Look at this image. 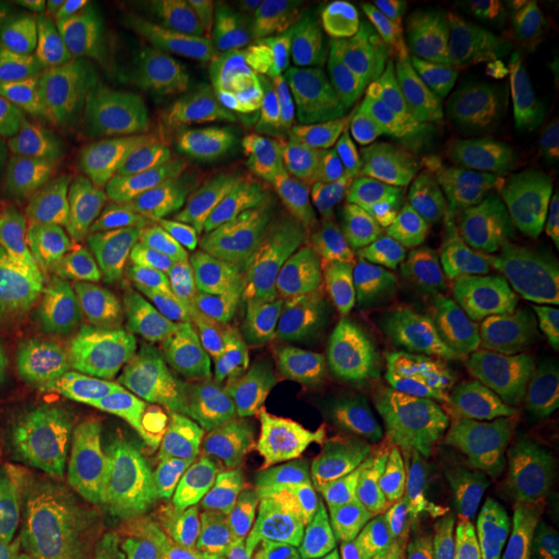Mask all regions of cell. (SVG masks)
Returning <instances> with one entry per match:
<instances>
[{
	"label": "cell",
	"mask_w": 559,
	"mask_h": 559,
	"mask_svg": "<svg viewBox=\"0 0 559 559\" xmlns=\"http://www.w3.org/2000/svg\"><path fill=\"white\" fill-rule=\"evenodd\" d=\"M104 477L96 448L0 381V547H55Z\"/></svg>",
	"instance_id": "8"
},
{
	"label": "cell",
	"mask_w": 559,
	"mask_h": 559,
	"mask_svg": "<svg viewBox=\"0 0 559 559\" xmlns=\"http://www.w3.org/2000/svg\"><path fill=\"white\" fill-rule=\"evenodd\" d=\"M41 55V25L38 17H29L25 9L0 4V120L4 108L13 100L17 83L25 80V71L38 62Z\"/></svg>",
	"instance_id": "14"
},
{
	"label": "cell",
	"mask_w": 559,
	"mask_h": 559,
	"mask_svg": "<svg viewBox=\"0 0 559 559\" xmlns=\"http://www.w3.org/2000/svg\"><path fill=\"white\" fill-rule=\"evenodd\" d=\"M145 96L150 170L138 224L179 278L253 261L295 233L207 67L179 50L145 59Z\"/></svg>",
	"instance_id": "4"
},
{
	"label": "cell",
	"mask_w": 559,
	"mask_h": 559,
	"mask_svg": "<svg viewBox=\"0 0 559 559\" xmlns=\"http://www.w3.org/2000/svg\"><path fill=\"white\" fill-rule=\"evenodd\" d=\"M145 170V62L112 50L38 55L0 120V182L75 216L129 221Z\"/></svg>",
	"instance_id": "5"
},
{
	"label": "cell",
	"mask_w": 559,
	"mask_h": 559,
	"mask_svg": "<svg viewBox=\"0 0 559 559\" xmlns=\"http://www.w3.org/2000/svg\"><path fill=\"white\" fill-rule=\"evenodd\" d=\"M526 320L559 353V212L556 224H551V237H547V249H543V265L539 274H535V286H531Z\"/></svg>",
	"instance_id": "15"
},
{
	"label": "cell",
	"mask_w": 559,
	"mask_h": 559,
	"mask_svg": "<svg viewBox=\"0 0 559 559\" xmlns=\"http://www.w3.org/2000/svg\"><path fill=\"white\" fill-rule=\"evenodd\" d=\"M353 13L357 9L344 0H265L224 46L212 80L221 83V92L270 80L282 67L299 62L307 50H316L323 38H332Z\"/></svg>",
	"instance_id": "10"
},
{
	"label": "cell",
	"mask_w": 559,
	"mask_h": 559,
	"mask_svg": "<svg viewBox=\"0 0 559 559\" xmlns=\"http://www.w3.org/2000/svg\"><path fill=\"white\" fill-rule=\"evenodd\" d=\"M411 559H559V539L501 543V547H452V551H431V556Z\"/></svg>",
	"instance_id": "16"
},
{
	"label": "cell",
	"mask_w": 559,
	"mask_h": 559,
	"mask_svg": "<svg viewBox=\"0 0 559 559\" xmlns=\"http://www.w3.org/2000/svg\"><path fill=\"white\" fill-rule=\"evenodd\" d=\"M498 92L531 124L559 141V67L543 59H514L498 75Z\"/></svg>",
	"instance_id": "12"
},
{
	"label": "cell",
	"mask_w": 559,
	"mask_h": 559,
	"mask_svg": "<svg viewBox=\"0 0 559 559\" xmlns=\"http://www.w3.org/2000/svg\"><path fill=\"white\" fill-rule=\"evenodd\" d=\"M34 559H240L200 519L104 477L75 526Z\"/></svg>",
	"instance_id": "9"
},
{
	"label": "cell",
	"mask_w": 559,
	"mask_h": 559,
	"mask_svg": "<svg viewBox=\"0 0 559 559\" xmlns=\"http://www.w3.org/2000/svg\"><path fill=\"white\" fill-rule=\"evenodd\" d=\"M0 559H13V551H9V547H0Z\"/></svg>",
	"instance_id": "17"
},
{
	"label": "cell",
	"mask_w": 559,
	"mask_h": 559,
	"mask_svg": "<svg viewBox=\"0 0 559 559\" xmlns=\"http://www.w3.org/2000/svg\"><path fill=\"white\" fill-rule=\"evenodd\" d=\"M258 0H195L182 9V41H187V59L200 67H216L224 46L245 29V21L253 17Z\"/></svg>",
	"instance_id": "13"
},
{
	"label": "cell",
	"mask_w": 559,
	"mask_h": 559,
	"mask_svg": "<svg viewBox=\"0 0 559 559\" xmlns=\"http://www.w3.org/2000/svg\"><path fill=\"white\" fill-rule=\"evenodd\" d=\"M328 501L353 547L559 539V381L399 328L348 381Z\"/></svg>",
	"instance_id": "2"
},
{
	"label": "cell",
	"mask_w": 559,
	"mask_h": 559,
	"mask_svg": "<svg viewBox=\"0 0 559 559\" xmlns=\"http://www.w3.org/2000/svg\"><path fill=\"white\" fill-rule=\"evenodd\" d=\"M394 332L378 258L348 237L290 233L166 286L154 336L187 477L253 510L290 501L332 452L348 381Z\"/></svg>",
	"instance_id": "1"
},
{
	"label": "cell",
	"mask_w": 559,
	"mask_h": 559,
	"mask_svg": "<svg viewBox=\"0 0 559 559\" xmlns=\"http://www.w3.org/2000/svg\"><path fill=\"white\" fill-rule=\"evenodd\" d=\"M0 381L87 448L187 473L154 336V302L59 328H0Z\"/></svg>",
	"instance_id": "6"
},
{
	"label": "cell",
	"mask_w": 559,
	"mask_h": 559,
	"mask_svg": "<svg viewBox=\"0 0 559 559\" xmlns=\"http://www.w3.org/2000/svg\"><path fill=\"white\" fill-rule=\"evenodd\" d=\"M59 13L87 29H100L104 38L120 46H138L150 59L175 55V46L182 41L179 0H71L59 4Z\"/></svg>",
	"instance_id": "11"
},
{
	"label": "cell",
	"mask_w": 559,
	"mask_h": 559,
	"mask_svg": "<svg viewBox=\"0 0 559 559\" xmlns=\"http://www.w3.org/2000/svg\"><path fill=\"white\" fill-rule=\"evenodd\" d=\"M245 150L295 233L427 249L419 104L402 46L353 17L278 75L221 92Z\"/></svg>",
	"instance_id": "3"
},
{
	"label": "cell",
	"mask_w": 559,
	"mask_h": 559,
	"mask_svg": "<svg viewBox=\"0 0 559 559\" xmlns=\"http://www.w3.org/2000/svg\"><path fill=\"white\" fill-rule=\"evenodd\" d=\"M175 282L138 216H75L0 182V328L96 320L154 302Z\"/></svg>",
	"instance_id": "7"
}]
</instances>
